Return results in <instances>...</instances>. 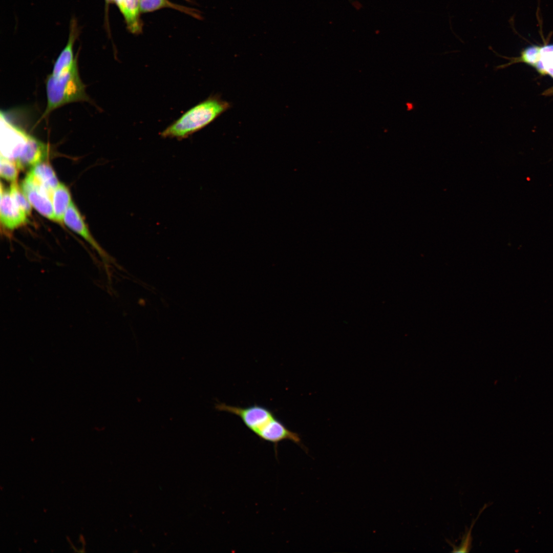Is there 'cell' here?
Segmentation results:
<instances>
[{"mask_svg": "<svg viewBox=\"0 0 553 553\" xmlns=\"http://www.w3.org/2000/svg\"><path fill=\"white\" fill-rule=\"evenodd\" d=\"M215 408L218 411L239 417L244 425L259 438L273 443L275 452L279 443L284 440L291 441L307 452L300 435L289 429L267 407L257 404L243 407L222 402L216 403Z\"/></svg>", "mask_w": 553, "mask_h": 553, "instance_id": "6da1fadb", "label": "cell"}, {"mask_svg": "<svg viewBox=\"0 0 553 553\" xmlns=\"http://www.w3.org/2000/svg\"><path fill=\"white\" fill-rule=\"evenodd\" d=\"M231 107L220 95H211L194 105L161 133L163 138L182 140L201 130Z\"/></svg>", "mask_w": 553, "mask_h": 553, "instance_id": "7a4b0ae2", "label": "cell"}, {"mask_svg": "<svg viewBox=\"0 0 553 553\" xmlns=\"http://www.w3.org/2000/svg\"><path fill=\"white\" fill-rule=\"evenodd\" d=\"M77 62L59 76L51 74L46 79L47 105L44 116L65 104L86 101L88 97L78 74Z\"/></svg>", "mask_w": 553, "mask_h": 553, "instance_id": "3957f363", "label": "cell"}, {"mask_svg": "<svg viewBox=\"0 0 553 553\" xmlns=\"http://www.w3.org/2000/svg\"><path fill=\"white\" fill-rule=\"evenodd\" d=\"M20 187L31 205L40 214L55 221L52 197L29 173L22 181Z\"/></svg>", "mask_w": 553, "mask_h": 553, "instance_id": "277c9868", "label": "cell"}, {"mask_svg": "<svg viewBox=\"0 0 553 553\" xmlns=\"http://www.w3.org/2000/svg\"><path fill=\"white\" fill-rule=\"evenodd\" d=\"M1 117L4 121V126L2 127L4 130L1 132V156L15 162L23 152L30 135Z\"/></svg>", "mask_w": 553, "mask_h": 553, "instance_id": "5b68a950", "label": "cell"}, {"mask_svg": "<svg viewBox=\"0 0 553 553\" xmlns=\"http://www.w3.org/2000/svg\"><path fill=\"white\" fill-rule=\"evenodd\" d=\"M0 214L1 224L6 230H14L28 221L27 215L16 203L9 189H6L2 183Z\"/></svg>", "mask_w": 553, "mask_h": 553, "instance_id": "8992f818", "label": "cell"}, {"mask_svg": "<svg viewBox=\"0 0 553 553\" xmlns=\"http://www.w3.org/2000/svg\"><path fill=\"white\" fill-rule=\"evenodd\" d=\"M63 222L69 228L81 236L90 244L103 260H108V254L91 234L80 212L72 201L66 211Z\"/></svg>", "mask_w": 553, "mask_h": 553, "instance_id": "52a82bcc", "label": "cell"}, {"mask_svg": "<svg viewBox=\"0 0 553 553\" xmlns=\"http://www.w3.org/2000/svg\"><path fill=\"white\" fill-rule=\"evenodd\" d=\"M48 153L47 145L29 136L23 152L15 162L20 170L32 168L45 161L48 156Z\"/></svg>", "mask_w": 553, "mask_h": 553, "instance_id": "ba28073f", "label": "cell"}, {"mask_svg": "<svg viewBox=\"0 0 553 553\" xmlns=\"http://www.w3.org/2000/svg\"><path fill=\"white\" fill-rule=\"evenodd\" d=\"M78 33L76 23L75 20H73L71 23L68 42L54 63L52 73L53 75H61L70 70L77 62V57H74L73 46Z\"/></svg>", "mask_w": 553, "mask_h": 553, "instance_id": "9c48e42d", "label": "cell"}, {"mask_svg": "<svg viewBox=\"0 0 553 553\" xmlns=\"http://www.w3.org/2000/svg\"><path fill=\"white\" fill-rule=\"evenodd\" d=\"M28 173L52 198L60 182L51 165L46 161H42L32 167Z\"/></svg>", "mask_w": 553, "mask_h": 553, "instance_id": "30bf717a", "label": "cell"}, {"mask_svg": "<svg viewBox=\"0 0 553 553\" xmlns=\"http://www.w3.org/2000/svg\"><path fill=\"white\" fill-rule=\"evenodd\" d=\"M122 13L129 30L134 33L140 32L141 24L139 18V0H114Z\"/></svg>", "mask_w": 553, "mask_h": 553, "instance_id": "8fae6325", "label": "cell"}, {"mask_svg": "<svg viewBox=\"0 0 553 553\" xmlns=\"http://www.w3.org/2000/svg\"><path fill=\"white\" fill-rule=\"evenodd\" d=\"M71 196L69 188L60 183L54 190L52 197V204L55 221L63 222L66 211L71 202Z\"/></svg>", "mask_w": 553, "mask_h": 553, "instance_id": "7c38bea8", "label": "cell"}, {"mask_svg": "<svg viewBox=\"0 0 553 553\" xmlns=\"http://www.w3.org/2000/svg\"><path fill=\"white\" fill-rule=\"evenodd\" d=\"M532 67L541 74L553 78V44L540 46L538 58Z\"/></svg>", "mask_w": 553, "mask_h": 553, "instance_id": "4fadbf2b", "label": "cell"}, {"mask_svg": "<svg viewBox=\"0 0 553 553\" xmlns=\"http://www.w3.org/2000/svg\"><path fill=\"white\" fill-rule=\"evenodd\" d=\"M139 4L140 11L142 12H151L162 8L169 7L192 15L194 14V12L189 11L187 8H185L173 4L167 0H139Z\"/></svg>", "mask_w": 553, "mask_h": 553, "instance_id": "5bb4252c", "label": "cell"}, {"mask_svg": "<svg viewBox=\"0 0 553 553\" xmlns=\"http://www.w3.org/2000/svg\"><path fill=\"white\" fill-rule=\"evenodd\" d=\"M0 174L5 180L14 182L16 181L18 176L19 168L16 163L1 156Z\"/></svg>", "mask_w": 553, "mask_h": 553, "instance_id": "9a60e30c", "label": "cell"}, {"mask_svg": "<svg viewBox=\"0 0 553 553\" xmlns=\"http://www.w3.org/2000/svg\"><path fill=\"white\" fill-rule=\"evenodd\" d=\"M9 190L16 203L28 217L30 216L32 205L16 181L12 182Z\"/></svg>", "mask_w": 553, "mask_h": 553, "instance_id": "2e32d148", "label": "cell"}, {"mask_svg": "<svg viewBox=\"0 0 553 553\" xmlns=\"http://www.w3.org/2000/svg\"><path fill=\"white\" fill-rule=\"evenodd\" d=\"M486 505L485 504L484 505V507H483V508L481 509V511L480 512V513L478 515V516H477V517L475 519H474L472 521V524L471 525V527L469 528V529H466L465 533L463 535V536L462 537L461 542L460 544V545L459 546H456L454 545V544H452L451 542H449V544L450 545H451V546L453 547V550L452 551V552H466L470 551V550H471V548L472 547V539L471 533H472V530L473 527L474 526L476 520L478 518L479 516L480 515L481 512L484 509Z\"/></svg>", "mask_w": 553, "mask_h": 553, "instance_id": "e0dca14e", "label": "cell"}, {"mask_svg": "<svg viewBox=\"0 0 553 553\" xmlns=\"http://www.w3.org/2000/svg\"><path fill=\"white\" fill-rule=\"evenodd\" d=\"M105 1H107V3H111V2H113V1H114V0H105Z\"/></svg>", "mask_w": 553, "mask_h": 553, "instance_id": "ac0fdd59", "label": "cell"}]
</instances>
